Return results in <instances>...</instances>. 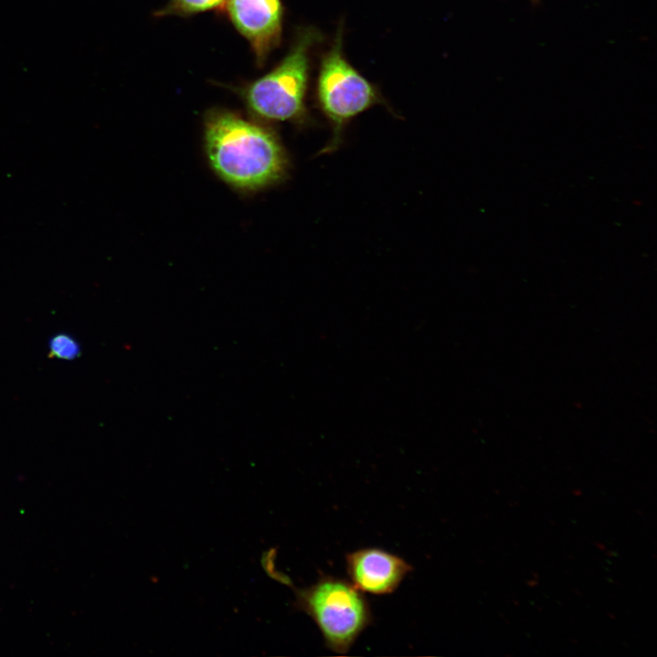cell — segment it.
I'll list each match as a JSON object with an SVG mask.
<instances>
[{
  "label": "cell",
  "instance_id": "6da1fadb",
  "mask_svg": "<svg viewBox=\"0 0 657 657\" xmlns=\"http://www.w3.org/2000/svg\"><path fill=\"white\" fill-rule=\"evenodd\" d=\"M204 149L213 171L241 191H256L282 182L289 161L271 128L226 109H211L203 120Z\"/></svg>",
  "mask_w": 657,
  "mask_h": 657
},
{
  "label": "cell",
  "instance_id": "7a4b0ae2",
  "mask_svg": "<svg viewBox=\"0 0 657 657\" xmlns=\"http://www.w3.org/2000/svg\"><path fill=\"white\" fill-rule=\"evenodd\" d=\"M321 33L312 27L297 30L287 55L269 72L239 86H225L260 120L288 121L307 128L313 120L306 106L309 77V53L320 42Z\"/></svg>",
  "mask_w": 657,
  "mask_h": 657
},
{
  "label": "cell",
  "instance_id": "3957f363",
  "mask_svg": "<svg viewBox=\"0 0 657 657\" xmlns=\"http://www.w3.org/2000/svg\"><path fill=\"white\" fill-rule=\"evenodd\" d=\"M294 607L315 622L327 647L346 654L372 622L370 604L350 581L323 575L312 585L295 589Z\"/></svg>",
  "mask_w": 657,
  "mask_h": 657
},
{
  "label": "cell",
  "instance_id": "277c9868",
  "mask_svg": "<svg viewBox=\"0 0 657 657\" xmlns=\"http://www.w3.org/2000/svg\"><path fill=\"white\" fill-rule=\"evenodd\" d=\"M316 97L331 127V137L318 154L332 153L339 148L346 126L356 116L377 104H386L378 89L345 58L341 28L321 59Z\"/></svg>",
  "mask_w": 657,
  "mask_h": 657
},
{
  "label": "cell",
  "instance_id": "5b68a950",
  "mask_svg": "<svg viewBox=\"0 0 657 657\" xmlns=\"http://www.w3.org/2000/svg\"><path fill=\"white\" fill-rule=\"evenodd\" d=\"M224 13L235 29L248 42L256 66H264L270 53L281 42L284 17L282 1L226 0Z\"/></svg>",
  "mask_w": 657,
  "mask_h": 657
},
{
  "label": "cell",
  "instance_id": "8992f818",
  "mask_svg": "<svg viewBox=\"0 0 657 657\" xmlns=\"http://www.w3.org/2000/svg\"><path fill=\"white\" fill-rule=\"evenodd\" d=\"M350 582L361 592L392 593L412 569L401 557L377 548H365L346 557Z\"/></svg>",
  "mask_w": 657,
  "mask_h": 657
},
{
  "label": "cell",
  "instance_id": "52a82bcc",
  "mask_svg": "<svg viewBox=\"0 0 657 657\" xmlns=\"http://www.w3.org/2000/svg\"><path fill=\"white\" fill-rule=\"evenodd\" d=\"M226 0H168L167 4L154 12V16L189 17L205 12L224 13Z\"/></svg>",
  "mask_w": 657,
  "mask_h": 657
},
{
  "label": "cell",
  "instance_id": "ba28073f",
  "mask_svg": "<svg viewBox=\"0 0 657 657\" xmlns=\"http://www.w3.org/2000/svg\"><path fill=\"white\" fill-rule=\"evenodd\" d=\"M49 350L52 357L68 360L79 356L80 347L73 337L58 334L51 338Z\"/></svg>",
  "mask_w": 657,
  "mask_h": 657
},
{
  "label": "cell",
  "instance_id": "9c48e42d",
  "mask_svg": "<svg viewBox=\"0 0 657 657\" xmlns=\"http://www.w3.org/2000/svg\"><path fill=\"white\" fill-rule=\"evenodd\" d=\"M530 1H531L532 4H534V5H537V4H539V2H540V0H530Z\"/></svg>",
  "mask_w": 657,
  "mask_h": 657
}]
</instances>
